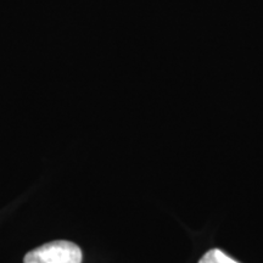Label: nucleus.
Returning <instances> with one entry per match:
<instances>
[{
    "instance_id": "nucleus-2",
    "label": "nucleus",
    "mask_w": 263,
    "mask_h": 263,
    "mask_svg": "<svg viewBox=\"0 0 263 263\" xmlns=\"http://www.w3.org/2000/svg\"><path fill=\"white\" fill-rule=\"evenodd\" d=\"M199 263H239L234 258L229 257L228 255L218 249H212L207 251L205 255L200 258Z\"/></svg>"
},
{
    "instance_id": "nucleus-1",
    "label": "nucleus",
    "mask_w": 263,
    "mask_h": 263,
    "mask_svg": "<svg viewBox=\"0 0 263 263\" xmlns=\"http://www.w3.org/2000/svg\"><path fill=\"white\" fill-rule=\"evenodd\" d=\"M24 263H82V251L73 242L57 240L29 251Z\"/></svg>"
}]
</instances>
